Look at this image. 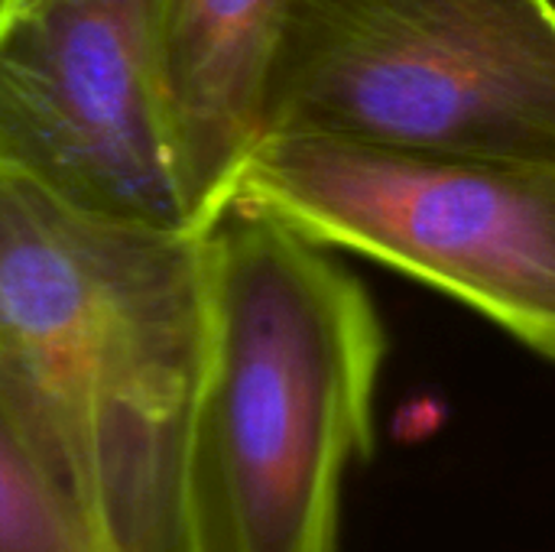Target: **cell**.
Segmentation results:
<instances>
[{
  "mask_svg": "<svg viewBox=\"0 0 555 552\" xmlns=\"http://www.w3.org/2000/svg\"><path fill=\"white\" fill-rule=\"evenodd\" d=\"M273 137L555 166V0H289Z\"/></svg>",
  "mask_w": 555,
  "mask_h": 552,
  "instance_id": "3957f363",
  "label": "cell"
},
{
  "mask_svg": "<svg viewBox=\"0 0 555 552\" xmlns=\"http://www.w3.org/2000/svg\"><path fill=\"white\" fill-rule=\"evenodd\" d=\"M205 231L81 215L0 169V394L91 552H189Z\"/></svg>",
  "mask_w": 555,
  "mask_h": 552,
  "instance_id": "6da1fadb",
  "label": "cell"
},
{
  "mask_svg": "<svg viewBox=\"0 0 555 552\" xmlns=\"http://www.w3.org/2000/svg\"><path fill=\"white\" fill-rule=\"evenodd\" d=\"M0 552H91L36 442L0 394Z\"/></svg>",
  "mask_w": 555,
  "mask_h": 552,
  "instance_id": "52a82bcc",
  "label": "cell"
},
{
  "mask_svg": "<svg viewBox=\"0 0 555 552\" xmlns=\"http://www.w3.org/2000/svg\"><path fill=\"white\" fill-rule=\"evenodd\" d=\"M286 13L289 0H156L166 130L195 231L231 205L267 137Z\"/></svg>",
  "mask_w": 555,
  "mask_h": 552,
  "instance_id": "8992f818",
  "label": "cell"
},
{
  "mask_svg": "<svg viewBox=\"0 0 555 552\" xmlns=\"http://www.w3.org/2000/svg\"><path fill=\"white\" fill-rule=\"evenodd\" d=\"M231 205L455 296L555 361V166L273 137Z\"/></svg>",
  "mask_w": 555,
  "mask_h": 552,
  "instance_id": "277c9868",
  "label": "cell"
},
{
  "mask_svg": "<svg viewBox=\"0 0 555 552\" xmlns=\"http://www.w3.org/2000/svg\"><path fill=\"white\" fill-rule=\"evenodd\" d=\"M0 169L91 218L195 231L166 130L156 0H10Z\"/></svg>",
  "mask_w": 555,
  "mask_h": 552,
  "instance_id": "5b68a950",
  "label": "cell"
},
{
  "mask_svg": "<svg viewBox=\"0 0 555 552\" xmlns=\"http://www.w3.org/2000/svg\"><path fill=\"white\" fill-rule=\"evenodd\" d=\"M7 7H10V0H0V20H3V13H7Z\"/></svg>",
  "mask_w": 555,
  "mask_h": 552,
  "instance_id": "ba28073f",
  "label": "cell"
},
{
  "mask_svg": "<svg viewBox=\"0 0 555 552\" xmlns=\"http://www.w3.org/2000/svg\"><path fill=\"white\" fill-rule=\"evenodd\" d=\"M205 264L189 552H335L345 468L374 436L377 309L332 247L244 205L205 228Z\"/></svg>",
  "mask_w": 555,
  "mask_h": 552,
  "instance_id": "7a4b0ae2",
  "label": "cell"
}]
</instances>
